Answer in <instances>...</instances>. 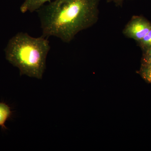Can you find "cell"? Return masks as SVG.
I'll use <instances>...</instances> for the list:
<instances>
[{
	"label": "cell",
	"instance_id": "6da1fadb",
	"mask_svg": "<svg viewBox=\"0 0 151 151\" xmlns=\"http://www.w3.org/2000/svg\"><path fill=\"white\" fill-rule=\"evenodd\" d=\"M100 0H52L37 11L42 36L69 43L98 20Z\"/></svg>",
	"mask_w": 151,
	"mask_h": 151
},
{
	"label": "cell",
	"instance_id": "7a4b0ae2",
	"mask_svg": "<svg viewBox=\"0 0 151 151\" xmlns=\"http://www.w3.org/2000/svg\"><path fill=\"white\" fill-rule=\"evenodd\" d=\"M50 49L47 37H34L20 32L10 40L5 52L6 59L19 68L21 75L42 79Z\"/></svg>",
	"mask_w": 151,
	"mask_h": 151
},
{
	"label": "cell",
	"instance_id": "3957f363",
	"mask_svg": "<svg viewBox=\"0 0 151 151\" xmlns=\"http://www.w3.org/2000/svg\"><path fill=\"white\" fill-rule=\"evenodd\" d=\"M151 29V24L140 17H134L123 30V34L127 37L139 41Z\"/></svg>",
	"mask_w": 151,
	"mask_h": 151
},
{
	"label": "cell",
	"instance_id": "277c9868",
	"mask_svg": "<svg viewBox=\"0 0 151 151\" xmlns=\"http://www.w3.org/2000/svg\"><path fill=\"white\" fill-rule=\"evenodd\" d=\"M52 1V0H24L21 6L20 11L22 13L27 12H33Z\"/></svg>",
	"mask_w": 151,
	"mask_h": 151
},
{
	"label": "cell",
	"instance_id": "5b68a950",
	"mask_svg": "<svg viewBox=\"0 0 151 151\" xmlns=\"http://www.w3.org/2000/svg\"><path fill=\"white\" fill-rule=\"evenodd\" d=\"M11 115L12 111L8 105L4 103H0V127L6 129L5 124Z\"/></svg>",
	"mask_w": 151,
	"mask_h": 151
},
{
	"label": "cell",
	"instance_id": "8992f818",
	"mask_svg": "<svg viewBox=\"0 0 151 151\" xmlns=\"http://www.w3.org/2000/svg\"><path fill=\"white\" fill-rule=\"evenodd\" d=\"M138 73L147 83L151 84V67L141 65Z\"/></svg>",
	"mask_w": 151,
	"mask_h": 151
},
{
	"label": "cell",
	"instance_id": "52a82bcc",
	"mask_svg": "<svg viewBox=\"0 0 151 151\" xmlns=\"http://www.w3.org/2000/svg\"><path fill=\"white\" fill-rule=\"evenodd\" d=\"M141 47L145 50L151 47V29L142 39L138 41Z\"/></svg>",
	"mask_w": 151,
	"mask_h": 151
},
{
	"label": "cell",
	"instance_id": "ba28073f",
	"mask_svg": "<svg viewBox=\"0 0 151 151\" xmlns=\"http://www.w3.org/2000/svg\"><path fill=\"white\" fill-rule=\"evenodd\" d=\"M142 60H151V47L144 50V54Z\"/></svg>",
	"mask_w": 151,
	"mask_h": 151
},
{
	"label": "cell",
	"instance_id": "9c48e42d",
	"mask_svg": "<svg viewBox=\"0 0 151 151\" xmlns=\"http://www.w3.org/2000/svg\"><path fill=\"white\" fill-rule=\"evenodd\" d=\"M108 2H113L116 4L117 6L122 5L124 0H105Z\"/></svg>",
	"mask_w": 151,
	"mask_h": 151
},
{
	"label": "cell",
	"instance_id": "30bf717a",
	"mask_svg": "<svg viewBox=\"0 0 151 151\" xmlns=\"http://www.w3.org/2000/svg\"><path fill=\"white\" fill-rule=\"evenodd\" d=\"M141 65L151 67V60H142V64H141Z\"/></svg>",
	"mask_w": 151,
	"mask_h": 151
}]
</instances>
